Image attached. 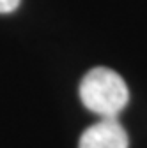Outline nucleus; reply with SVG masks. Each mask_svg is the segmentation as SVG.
Instances as JSON below:
<instances>
[{
	"mask_svg": "<svg viewBox=\"0 0 147 148\" xmlns=\"http://www.w3.org/2000/svg\"><path fill=\"white\" fill-rule=\"evenodd\" d=\"M18 5H20V0H0V14L12 12Z\"/></svg>",
	"mask_w": 147,
	"mask_h": 148,
	"instance_id": "nucleus-3",
	"label": "nucleus"
},
{
	"mask_svg": "<svg viewBox=\"0 0 147 148\" xmlns=\"http://www.w3.org/2000/svg\"><path fill=\"white\" fill-rule=\"evenodd\" d=\"M78 148H128V134L117 118H101L82 134Z\"/></svg>",
	"mask_w": 147,
	"mask_h": 148,
	"instance_id": "nucleus-2",
	"label": "nucleus"
},
{
	"mask_svg": "<svg viewBox=\"0 0 147 148\" xmlns=\"http://www.w3.org/2000/svg\"><path fill=\"white\" fill-rule=\"evenodd\" d=\"M80 99L89 111L101 118H117L130 101V90L115 71L94 67L80 83Z\"/></svg>",
	"mask_w": 147,
	"mask_h": 148,
	"instance_id": "nucleus-1",
	"label": "nucleus"
}]
</instances>
